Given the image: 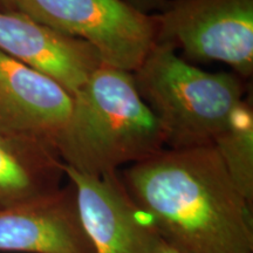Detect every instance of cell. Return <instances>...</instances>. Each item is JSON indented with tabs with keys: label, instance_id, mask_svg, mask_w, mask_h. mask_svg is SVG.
Segmentation results:
<instances>
[{
	"label": "cell",
	"instance_id": "1",
	"mask_svg": "<svg viewBox=\"0 0 253 253\" xmlns=\"http://www.w3.org/2000/svg\"><path fill=\"white\" fill-rule=\"evenodd\" d=\"M160 238L179 253H253L252 205L213 145L166 149L121 177Z\"/></svg>",
	"mask_w": 253,
	"mask_h": 253
},
{
	"label": "cell",
	"instance_id": "2",
	"mask_svg": "<svg viewBox=\"0 0 253 253\" xmlns=\"http://www.w3.org/2000/svg\"><path fill=\"white\" fill-rule=\"evenodd\" d=\"M164 145L160 122L138 93L132 73L101 65L73 95L55 151L63 166L102 176L141 162Z\"/></svg>",
	"mask_w": 253,
	"mask_h": 253
},
{
	"label": "cell",
	"instance_id": "3",
	"mask_svg": "<svg viewBox=\"0 0 253 253\" xmlns=\"http://www.w3.org/2000/svg\"><path fill=\"white\" fill-rule=\"evenodd\" d=\"M132 77L169 149L212 145L245 101L239 75L205 72L166 43H157Z\"/></svg>",
	"mask_w": 253,
	"mask_h": 253
},
{
	"label": "cell",
	"instance_id": "4",
	"mask_svg": "<svg viewBox=\"0 0 253 253\" xmlns=\"http://www.w3.org/2000/svg\"><path fill=\"white\" fill-rule=\"evenodd\" d=\"M15 8L59 33L82 40L103 65L134 73L157 45L156 14L125 0H15Z\"/></svg>",
	"mask_w": 253,
	"mask_h": 253
},
{
	"label": "cell",
	"instance_id": "5",
	"mask_svg": "<svg viewBox=\"0 0 253 253\" xmlns=\"http://www.w3.org/2000/svg\"><path fill=\"white\" fill-rule=\"evenodd\" d=\"M156 17L157 43L226 63L240 78L253 74V0H170Z\"/></svg>",
	"mask_w": 253,
	"mask_h": 253
},
{
	"label": "cell",
	"instance_id": "6",
	"mask_svg": "<svg viewBox=\"0 0 253 253\" xmlns=\"http://www.w3.org/2000/svg\"><path fill=\"white\" fill-rule=\"evenodd\" d=\"M74 186L82 225L95 253H155L160 240L115 173L90 176L63 166Z\"/></svg>",
	"mask_w": 253,
	"mask_h": 253
},
{
	"label": "cell",
	"instance_id": "7",
	"mask_svg": "<svg viewBox=\"0 0 253 253\" xmlns=\"http://www.w3.org/2000/svg\"><path fill=\"white\" fill-rule=\"evenodd\" d=\"M72 107L61 84L0 50V131L56 154Z\"/></svg>",
	"mask_w": 253,
	"mask_h": 253
},
{
	"label": "cell",
	"instance_id": "8",
	"mask_svg": "<svg viewBox=\"0 0 253 253\" xmlns=\"http://www.w3.org/2000/svg\"><path fill=\"white\" fill-rule=\"evenodd\" d=\"M0 50L52 78L72 96L103 65L87 42L59 33L19 11H0Z\"/></svg>",
	"mask_w": 253,
	"mask_h": 253
},
{
	"label": "cell",
	"instance_id": "9",
	"mask_svg": "<svg viewBox=\"0 0 253 253\" xmlns=\"http://www.w3.org/2000/svg\"><path fill=\"white\" fill-rule=\"evenodd\" d=\"M0 252L95 253L72 183L46 197L0 210Z\"/></svg>",
	"mask_w": 253,
	"mask_h": 253
},
{
	"label": "cell",
	"instance_id": "10",
	"mask_svg": "<svg viewBox=\"0 0 253 253\" xmlns=\"http://www.w3.org/2000/svg\"><path fill=\"white\" fill-rule=\"evenodd\" d=\"M63 176L54 151L0 131V210L54 194Z\"/></svg>",
	"mask_w": 253,
	"mask_h": 253
},
{
	"label": "cell",
	"instance_id": "11",
	"mask_svg": "<svg viewBox=\"0 0 253 253\" xmlns=\"http://www.w3.org/2000/svg\"><path fill=\"white\" fill-rule=\"evenodd\" d=\"M213 147L240 194L253 205V109L244 101L223 131L214 138Z\"/></svg>",
	"mask_w": 253,
	"mask_h": 253
},
{
	"label": "cell",
	"instance_id": "12",
	"mask_svg": "<svg viewBox=\"0 0 253 253\" xmlns=\"http://www.w3.org/2000/svg\"><path fill=\"white\" fill-rule=\"evenodd\" d=\"M125 1L144 13L149 14L162 13L169 7L170 4V0H125Z\"/></svg>",
	"mask_w": 253,
	"mask_h": 253
},
{
	"label": "cell",
	"instance_id": "13",
	"mask_svg": "<svg viewBox=\"0 0 253 253\" xmlns=\"http://www.w3.org/2000/svg\"><path fill=\"white\" fill-rule=\"evenodd\" d=\"M155 253H179V252H177L175 249H172L171 246H169L167 243H164L163 240L160 238V240H158V244L156 246V250H155Z\"/></svg>",
	"mask_w": 253,
	"mask_h": 253
},
{
	"label": "cell",
	"instance_id": "14",
	"mask_svg": "<svg viewBox=\"0 0 253 253\" xmlns=\"http://www.w3.org/2000/svg\"><path fill=\"white\" fill-rule=\"evenodd\" d=\"M0 11H17V8H15V0H0Z\"/></svg>",
	"mask_w": 253,
	"mask_h": 253
}]
</instances>
